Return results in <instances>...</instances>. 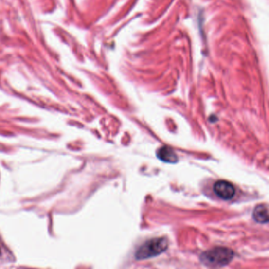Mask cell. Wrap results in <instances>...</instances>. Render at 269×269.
Instances as JSON below:
<instances>
[{
  "label": "cell",
  "mask_w": 269,
  "mask_h": 269,
  "mask_svg": "<svg viewBox=\"0 0 269 269\" xmlns=\"http://www.w3.org/2000/svg\"><path fill=\"white\" fill-rule=\"evenodd\" d=\"M234 252L227 247H215L205 251L200 255V260L202 264L209 267H223L232 261Z\"/></svg>",
  "instance_id": "cell-1"
},
{
  "label": "cell",
  "mask_w": 269,
  "mask_h": 269,
  "mask_svg": "<svg viewBox=\"0 0 269 269\" xmlns=\"http://www.w3.org/2000/svg\"><path fill=\"white\" fill-rule=\"evenodd\" d=\"M168 247V241L166 238H152L138 249L135 253L137 260H145L157 257L164 252Z\"/></svg>",
  "instance_id": "cell-2"
},
{
  "label": "cell",
  "mask_w": 269,
  "mask_h": 269,
  "mask_svg": "<svg viewBox=\"0 0 269 269\" xmlns=\"http://www.w3.org/2000/svg\"><path fill=\"white\" fill-rule=\"evenodd\" d=\"M214 192L219 198L223 200H231L235 194V188L228 181H218L214 185Z\"/></svg>",
  "instance_id": "cell-3"
},
{
  "label": "cell",
  "mask_w": 269,
  "mask_h": 269,
  "mask_svg": "<svg viewBox=\"0 0 269 269\" xmlns=\"http://www.w3.org/2000/svg\"><path fill=\"white\" fill-rule=\"evenodd\" d=\"M157 157L164 163H176L179 161L177 155L171 147L163 146L159 148L157 152Z\"/></svg>",
  "instance_id": "cell-4"
},
{
  "label": "cell",
  "mask_w": 269,
  "mask_h": 269,
  "mask_svg": "<svg viewBox=\"0 0 269 269\" xmlns=\"http://www.w3.org/2000/svg\"><path fill=\"white\" fill-rule=\"evenodd\" d=\"M252 217L257 223H267L269 222L267 205H260L256 207L252 213Z\"/></svg>",
  "instance_id": "cell-5"
},
{
  "label": "cell",
  "mask_w": 269,
  "mask_h": 269,
  "mask_svg": "<svg viewBox=\"0 0 269 269\" xmlns=\"http://www.w3.org/2000/svg\"><path fill=\"white\" fill-rule=\"evenodd\" d=\"M3 251H4V246H3V244L1 242V239H0V258L3 255Z\"/></svg>",
  "instance_id": "cell-6"
}]
</instances>
